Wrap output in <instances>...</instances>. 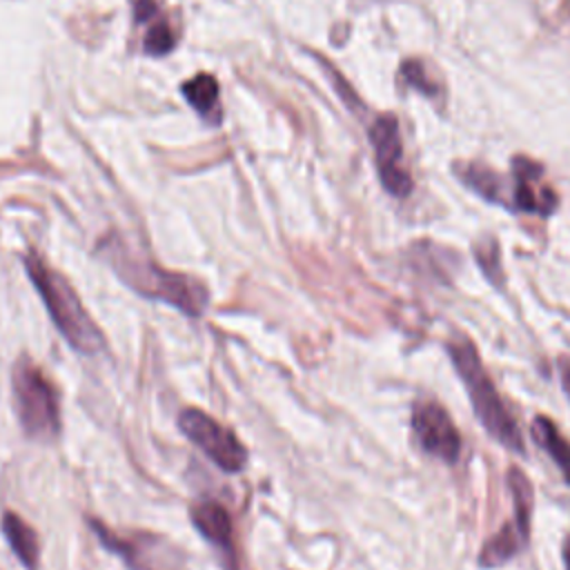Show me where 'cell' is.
I'll return each mask as SVG.
<instances>
[{"label": "cell", "instance_id": "6da1fadb", "mask_svg": "<svg viewBox=\"0 0 570 570\" xmlns=\"http://www.w3.org/2000/svg\"><path fill=\"white\" fill-rule=\"evenodd\" d=\"M24 269L65 341L82 354L100 352L105 347L102 332L67 278L51 269L36 252L24 256Z\"/></svg>", "mask_w": 570, "mask_h": 570}, {"label": "cell", "instance_id": "7a4b0ae2", "mask_svg": "<svg viewBox=\"0 0 570 570\" xmlns=\"http://www.w3.org/2000/svg\"><path fill=\"white\" fill-rule=\"evenodd\" d=\"M450 361L456 370V374L461 376L465 392L470 396L472 410L479 419V423L485 428V432L499 441L503 448L523 454L525 445H523V436L519 432V425L514 423L512 414L508 412V407L503 405L492 379L488 376L474 345L463 336L456 341H450L445 345Z\"/></svg>", "mask_w": 570, "mask_h": 570}, {"label": "cell", "instance_id": "3957f363", "mask_svg": "<svg viewBox=\"0 0 570 570\" xmlns=\"http://www.w3.org/2000/svg\"><path fill=\"white\" fill-rule=\"evenodd\" d=\"M11 394L18 423L29 439L49 441L58 436V392L29 356H20L11 370Z\"/></svg>", "mask_w": 570, "mask_h": 570}, {"label": "cell", "instance_id": "277c9868", "mask_svg": "<svg viewBox=\"0 0 570 570\" xmlns=\"http://www.w3.org/2000/svg\"><path fill=\"white\" fill-rule=\"evenodd\" d=\"M114 267L118 269L120 278L127 281L129 287L138 294L169 303L187 316H200L207 307V287L187 274L167 272L154 263L140 265L138 261L125 256H118Z\"/></svg>", "mask_w": 570, "mask_h": 570}, {"label": "cell", "instance_id": "5b68a950", "mask_svg": "<svg viewBox=\"0 0 570 570\" xmlns=\"http://www.w3.org/2000/svg\"><path fill=\"white\" fill-rule=\"evenodd\" d=\"M89 528L100 539L102 548L118 554L129 570H187L185 554L171 541L145 532H114L100 519H89Z\"/></svg>", "mask_w": 570, "mask_h": 570}, {"label": "cell", "instance_id": "8992f818", "mask_svg": "<svg viewBox=\"0 0 570 570\" xmlns=\"http://www.w3.org/2000/svg\"><path fill=\"white\" fill-rule=\"evenodd\" d=\"M508 488L512 497V519L492 537L485 541L483 550L479 552V566L481 568H494L505 561H510L514 554H519L528 539H530V517L534 505V492L528 481V476L512 468L508 472Z\"/></svg>", "mask_w": 570, "mask_h": 570}, {"label": "cell", "instance_id": "52a82bcc", "mask_svg": "<svg viewBox=\"0 0 570 570\" xmlns=\"http://www.w3.org/2000/svg\"><path fill=\"white\" fill-rule=\"evenodd\" d=\"M180 432L220 470L240 472L247 463V450L238 441V436L223 423H218L212 414L198 407H185L178 414Z\"/></svg>", "mask_w": 570, "mask_h": 570}, {"label": "cell", "instance_id": "ba28073f", "mask_svg": "<svg viewBox=\"0 0 570 570\" xmlns=\"http://www.w3.org/2000/svg\"><path fill=\"white\" fill-rule=\"evenodd\" d=\"M370 142L376 158V171L387 194L405 198L412 191L410 171L403 167V147L399 120L394 114H381L370 127Z\"/></svg>", "mask_w": 570, "mask_h": 570}, {"label": "cell", "instance_id": "9c48e42d", "mask_svg": "<svg viewBox=\"0 0 570 570\" xmlns=\"http://www.w3.org/2000/svg\"><path fill=\"white\" fill-rule=\"evenodd\" d=\"M412 432L419 448L443 461L456 463L461 454V436L450 414L436 401H419L412 407Z\"/></svg>", "mask_w": 570, "mask_h": 570}, {"label": "cell", "instance_id": "30bf717a", "mask_svg": "<svg viewBox=\"0 0 570 570\" xmlns=\"http://www.w3.org/2000/svg\"><path fill=\"white\" fill-rule=\"evenodd\" d=\"M512 194H510V209L530 212L539 216H550L557 209V194L541 185L543 167L534 160H528L523 156L512 160Z\"/></svg>", "mask_w": 570, "mask_h": 570}, {"label": "cell", "instance_id": "8fae6325", "mask_svg": "<svg viewBox=\"0 0 570 570\" xmlns=\"http://www.w3.org/2000/svg\"><path fill=\"white\" fill-rule=\"evenodd\" d=\"M189 519L194 523V528L198 530V534L203 539H207L214 548H218L229 563H234L236 559V550H234V523L229 512L214 499H203L196 501L189 508Z\"/></svg>", "mask_w": 570, "mask_h": 570}, {"label": "cell", "instance_id": "7c38bea8", "mask_svg": "<svg viewBox=\"0 0 570 570\" xmlns=\"http://www.w3.org/2000/svg\"><path fill=\"white\" fill-rule=\"evenodd\" d=\"M2 532L13 550V554L20 559V563L27 570H36L40 559V543L38 534L29 523H24L16 512H4L2 517Z\"/></svg>", "mask_w": 570, "mask_h": 570}, {"label": "cell", "instance_id": "4fadbf2b", "mask_svg": "<svg viewBox=\"0 0 570 570\" xmlns=\"http://www.w3.org/2000/svg\"><path fill=\"white\" fill-rule=\"evenodd\" d=\"M530 430L534 443L548 452V456L561 470L566 483H570V443L563 439L559 428L548 416H534Z\"/></svg>", "mask_w": 570, "mask_h": 570}, {"label": "cell", "instance_id": "5bb4252c", "mask_svg": "<svg viewBox=\"0 0 570 570\" xmlns=\"http://www.w3.org/2000/svg\"><path fill=\"white\" fill-rule=\"evenodd\" d=\"M459 176L479 196H483L490 203H499V205L505 207V194H503L501 176H497L492 169H488L485 165H463Z\"/></svg>", "mask_w": 570, "mask_h": 570}, {"label": "cell", "instance_id": "9a60e30c", "mask_svg": "<svg viewBox=\"0 0 570 570\" xmlns=\"http://www.w3.org/2000/svg\"><path fill=\"white\" fill-rule=\"evenodd\" d=\"M183 96L187 102L203 116H207L212 109H216L218 100V82L209 73H198L189 82L183 85Z\"/></svg>", "mask_w": 570, "mask_h": 570}, {"label": "cell", "instance_id": "2e32d148", "mask_svg": "<svg viewBox=\"0 0 570 570\" xmlns=\"http://www.w3.org/2000/svg\"><path fill=\"white\" fill-rule=\"evenodd\" d=\"M174 42L176 40H174V33H171L169 24L160 20V22L151 24V29L147 31L142 49L149 56H165V53H169L174 49Z\"/></svg>", "mask_w": 570, "mask_h": 570}, {"label": "cell", "instance_id": "e0dca14e", "mask_svg": "<svg viewBox=\"0 0 570 570\" xmlns=\"http://www.w3.org/2000/svg\"><path fill=\"white\" fill-rule=\"evenodd\" d=\"M401 76L407 80L410 87L423 91V94H436L434 85L430 82V78H425V71H423V65L419 60H405L401 65Z\"/></svg>", "mask_w": 570, "mask_h": 570}, {"label": "cell", "instance_id": "ac0fdd59", "mask_svg": "<svg viewBox=\"0 0 570 570\" xmlns=\"http://www.w3.org/2000/svg\"><path fill=\"white\" fill-rule=\"evenodd\" d=\"M561 387H563L566 396L570 399V363L561 365Z\"/></svg>", "mask_w": 570, "mask_h": 570}, {"label": "cell", "instance_id": "d6986e66", "mask_svg": "<svg viewBox=\"0 0 570 570\" xmlns=\"http://www.w3.org/2000/svg\"><path fill=\"white\" fill-rule=\"evenodd\" d=\"M561 554H563V566H566V570H570V537L563 541Z\"/></svg>", "mask_w": 570, "mask_h": 570}]
</instances>
